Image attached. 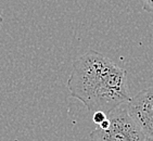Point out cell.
Segmentation results:
<instances>
[{
  "label": "cell",
  "mask_w": 153,
  "mask_h": 141,
  "mask_svg": "<svg viewBox=\"0 0 153 141\" xmlns=\"http://www.w3.org/2000/svg\"><path fill=\"white\" fill-rule=\"evenodd\" d=\"M106 117H108V114H105L104 112L102 111H97L94 113V116H92V121L94 124L97 125H100L103 121H105Z\"/></svg>",
  "instance_id": "obj_4"
},
{
  "label": "cell",
  "mask_w": 153,
  "mask_h": 141,
  "mask_svg": "<svg viewBox=\"0 0 153 141\" xmlns=\"http://www.w3.org/2000/svg\"><path fill=\"white\" fill-rule=\"evenodd\" d=\"M2 22H3L2 15H1V13H0V26H1V25H2Z\"/></svg>",
  "instance_id": "obj_6"
},
{
  "label": "cell",
  "mask_w": 153,
  "mask_h": 141,
  "mask_svg": "<svg viewBox=\"0 0 153 141\" xmlns=\"http://www.w3.org/2000/svg\"><path fill=\"white\" fill-rule=\"evenodd\" d=\"M126 109L142 134L153 141V87L143 89L130 98Z\"/></svg>",
  "instance_id": "obj_3"
},
{
  "label": "cell",
  "mask_w": 153,
  "mask_h": 141,
  "mask_svg": "<svg viewBox=\"0 0 153 141\" xmlns=\"http://www.w3.org/2000/svg\"><path fill=\"white\" fill-rule=\"evenodd\" d=\"M14 141H20V140H18V139H16V140H14Z\"/></svg>",
  "instance_id": "obj_7"
},
{
  "label": "cell",
  "mask_w": 153,
  "mask_h": 141,
  "mask_svg": "<svg viewBox=\"0 0 153 141\" xmlns=\"http://www.w3.org/2000/svg\"><path fill=\"white\" fill-rule=\"evenodd\" d=\"M109 126L97 127L89 135L90 141H150L130 117L126 106H120L108 114Z\"/></svg>",
  "instance_id": "obj_2"
},
{
  "label": "cell",
  "mask_w": 153,
  "mask_h": 141,
  "mask_svg": "<svg viewBox=\"0 0 153 141\" xmlns=\"http://www.w3.org/2000/svg\"><path fill=\"white\" fill-rule=\"evenodd\" d=\"M66 86L72 97L94 113L109 114L130 100L126 70L94 50L74 62Z\"/></svg>",
  "instance_id": "obj_1"
},
{
  "label": "cell",
  "mask_w": 153,
  "mask_h": 141,
  "mask_svg": "<svg viewBox=\"0 0 153 141\" xmlns=\"http://www.w3.org/2000/svg\"><path fill=\"white\" fill-rule=\"evenodd\" d=\"M142 9L146 12L153 13V0H142Z\"/></svg>",
  "instance_id": "obj_5"
}]
</instances>
